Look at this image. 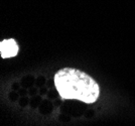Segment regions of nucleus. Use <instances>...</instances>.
Here are the masks:
<instances>
[{
	"mask_svg": "<svg viewBox=\"0 0 135 126\" xmlns=\"http://www.w3.org/2000/svg\"><path fill=\"white\" fill-rule=\"evenodd\" d=\"M55 85L62 99H76L94 103L100 95V88L88 74L73 68H64L55 75Z\"/></svg>",
	"mask_w": 135,
	"mask_h": 126,
	"instance_id": "1",
	"label": "nucleus"
},
{
	"mask_svg": "<svg viewBox=\"0 0 135 126\" xmlns=\"http://www.w3.org/2000/svg\"><path fill=\"white\" fill-rule=\"evenodd\" d=\"M18 45L14 40H4L0 42V54L2 59L15 57L18 52Z\"/></svg>",
	"mask_w": 135,
	"mask_h": 126,
	"instance_id": "2",
	"label": "nucleus"
}]
</instances>
